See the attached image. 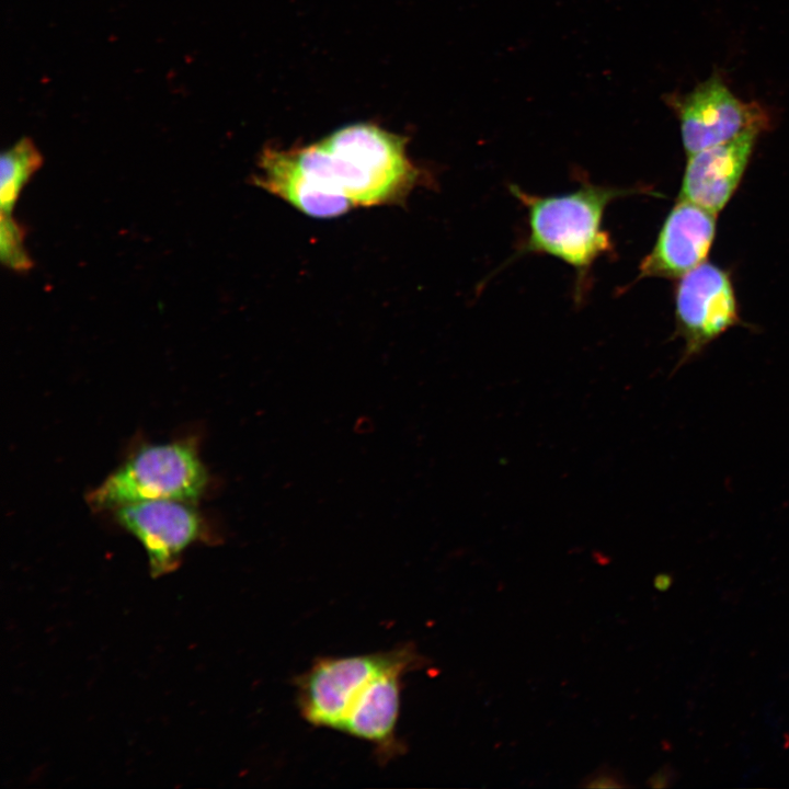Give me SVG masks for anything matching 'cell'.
Segmentation results:
<instances>
[{
  "label": "cell",
  "instance_id": "cell-1",
  "mask_svg": "<svg viewBox=\"0 0 789 789\" xmlns=\"http://www.w3.org/2000/svg\"><path fill=\"white\" fill-rule=\"evenodd\" d=\"M254 183L317 218L402 202L420 178L404 137L377 125L344 126L310 146L264 149Z\"/></svg>",
  "mask_w": 789,
  "mask_h": 789
},
{
  "label": "cell",
  "instance_id": "cell-2",
  "mask_svg": "<svg viewBox=\"0 0 789 789\" xmlns=\"http://www.w3.org/2000/svg\"><path fill=\"white\" fill-rule=\"evenodd\" d=\"M511 194L527 215L528 233L516 255L547 254L570 265L575 272V299L587 289L594 263L614 253V242L603 220L607 206L641 188L616 187L585 181L573 192L539 196L510 184Z\"/></svg>",
  "mask_w": 789,
  "mask_h": 789
},
{
  "label": "cell",
  "instance_id": "cell-3",
  "mask_svg": "<svg viewBox=\"0 0 789 789\" xmlns=\"http://www.w3.org/2000/svg\"><path fill=\"white\" fill-rule=\"evenodd\" d=\"M208 473L196 447L173 441L140 447L88 494L95 510L153 500L196 501L206 490Z\"/></svg>",
  "mask_w": 789,
  "mask_h": 789
},
{
  "label": "cell",
  "instance_id": "cell-4",
  "mask_svg": "<svg viewBox=\"0 0 789 789\" xmlns=\"http://www.w3.org/2000/svg\"><path fill=\"white\" fill-rule=\"evenodd\" d=\"M741 322L737 299L728 271L702 262L675 288L674 338L684 341L676 368L700 355L721 334Z\"/></svg>",
  "mask_w": 789,
  "mask_h": 789
},
{
  "label": "cell",
  "instance_id": "cell-5",
  "mask_svg": "<svg viewBox=\"0 0 789 789\" xmlns=\"http://www.w3.org/2000/svg\"><path fill=\"white\" fill-rule=\"evenodd\" d=\"M687 156L728 141L742 133L764 132L770 118L757 103L736 98L719 75H713L685 94H667Z\"/></svg>",
  "mask_w": 789,
  "mask_h": 789
},
{
  "label": "cell",
  "instance_id": "cell-6",
  "mask_svg": "<svg viewBox=\"0 0 789 789\" xmlns=\"http://www.w3.org/2000/svg\"><path fill=\"white\" fill-rule=\"evenodd\" d=\"M398 650L317 658L295 682L300 716L316 728L340 732L355 696Z\"/></svg>",
  "mask_w": 789,
  "mask_h": 789
},
{
  "label": "cell",
  "instance_id": "cell-7",
  "mask_svg": "<svg viewBox=\"0 0 789 789\" xmlns=\"http://www.w3.org/2000/svg\"><path fill=\"white\" fill-rule=\"evenodd\" d=\"M113 511L118 525L144 546L152 576L175 570L182 552L205 533L204 519L191 502L144 501Z\"/></svg>",
  "mask_w": 789,
  "mask_h": 789
},
{
  "label": "cell",
  "instance_id": "cell-8",
  "mask_svg": "<svg viewBox=\"0 0 789 789\" xmlns=\"http://www.w3.org/2000/svg\"><path fill=\"white\" fill-rule=\"evenodd\" d=\"M427 661L412 644H403L397 658L378 672L351 705L340 732L366 741L385 759L397 753V724L403 677Z\"/></svg>",
  "mask_w": 789,
  "mask_h": 789
},
{
  "label": "cell",
  "instance_id": "cell-9",
  "mask_svg": "<svg viewBox=\"0 0 789 789\" xmlns=\"http://www.w3.org/2000/svg\"><path fill=\"white\" fill-rule=\"evenodd\" d=\"M717 215L678 198L634 279L681 278L706 261L716 236Z\"/></svg>",
  "mask_w": 789,
  "mask_h": 789
},
{
  "label": "cell",
  "instance_id": "cell-10",
  "mask_svg": "<svg viewBox=\"0 0 789 789\" xmlns=\"http://www.w3.org/2000/svg\"><path fill=\"white\" fill-rule=\"evenodd\" d=\"M759 134L745 132L689 155L678 198L718 216L740 185Z\"/></svg>",
  "mask_w": 789,
  "mask_h": 789
},
{
  "label": "cell",
  "instance_id": "cell-11",
  "mask_svg": "<svg viewBox=\"0 0 789 789\" xmlns=\"http://www.w3.org/2000/svg\"><path fill=\"white\" fill-rule=\"evenodd\" d=\"M43 161L42 153L28 137H22L2 152L0 160L1 213L12 215L22 188L42 167Z\"/></svg>",
  "mask_w": 789,
  "mask_h": 789
},
{
  "label": "cell",
  "instance_id": "cell-12",
  "mask_svg": "<svg viewBox=\"0 0 789 789\" xmlns=\"http://www.w3.org/2000/svg\"><path fill=\"white\" fill-rule=\"evenodd\" d=\"M24 229L13 219L12 215L1 213L0 219V256L8 268L26 272L33 266L25 247Z\"/></svg>",
  "mask_w": 789,
  "mask_h": 789
},
{
  "label": "cell",
  "instance_id": "cell-13",
  "mask_svg": "<svg viewBox=\"0 0 789 789\" xmlns=\"http://www.w3.org/2000/svg\"><path fill=\"white\" fill-rule=\"evenodd\" d=\"M579 787L594 789H620L627 788L629 785L626 782V779L619 770L604 764L593 773L585 776L579 784Z\"/></svg>",
  "mask_w": 789,
  "mask_h": 789
},
{
  "label": "cell",
  "instance_id": "cell-14",
  "mask_svg": "<svg viewBox=\"0 0 789 789\" xmlns=\"http://www.w3.org/2000/svg\"><path fill=\"white\" fill-rule=\"evenodd\" d=\"M670 775L671 773L667 767L661 768L648 779L647 785L652 788L666 787L668 786Z\"/></svg>",
  "mask_w": 789,
  "mask_h": 789
},
{
  "label": "cell",
  "instance_id": "cell-15",
  "mask_svg": "<svg viewBox=\"0 0 789 789\" xmlns=\"http://www.w3.org/2000/svg\"><path fill=\"white\" fill-rule=\"evenodd\" d=\"M672 583H673L672 576L668 574H664V573L656 575L653 580L654 588L660 592L667 591L670 588V586L672 585Z\"/></svg>",
  "mask_w": 789,
  "mask_h": 789
}]
</instances>
